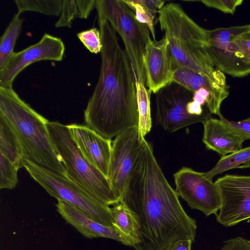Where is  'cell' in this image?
Listing matches in <instances>:
<instances>
[{
    "instance_id": "8fae6325",
    "label": "cell",
    "mask_w": 250,
    "mask_h": 250,
    "mask_svg": "<svg viewBox=\"0 0 250 250\" xmlns=\"http://www.w3.org/2000/svg\"><path fill=\"white\" fill-rule=\"evenodd\" d=\"M221 206L216 219L231 227L250 218V175H225L215 182Z\"/></svg>"
},
{
    "instance_id": "4dcf8cb0",
    "label": "cell",
    "mask_w": 250,
    "mask_h": 250,
    "mask_svg": "<svg viewBox=\"0 0 250 250\" xmlns=\"http://www.w3.org/2000/svg\"><path fill=\"white\" fill-rule=\"evenodd\" d=\"M207 7L219 10L226 14H233L243 0H200Z\"/></svg>"
},
{
    "instance_id": "4fadbf2b",
    "label": "cell",
    "mask_w": 250,
    "mask_h": 250,
    "mask_svg": "<svg viewBox=\"0 0 250 250\" xmlns=\"http://www.w3.org/2000/svg\"><path fill=\"white\" fill-rule=\"evenodd\" d=\"M143 63L146 85L151 92L155 94L172 82L176 66L164 36L159 41L149 39L144 53Z\"/></svg>"
},
{
    "instance_id": "ffe728a7",
    "label": "cell",
    "mask_w": 250,
    "mask_h": 250,
    "mask_svg": "<svg viewBox=\"0 0 250 250\" xmlns=\"http://www.w3.org/2000/svg\"><path fill=\"white\" fill-rule=\"evenodd\" d=\"M0 152L19 169L23 167V152L18 137L10 124L0 113Z\"/></svg>"
},
{
    "instance_id": "4316f807",
    "label": "cell",
    "mask_w": 250,
    "mask_h": 250,
    "mask_svg": "<svg viewBox=\"0 0 250 250\" xmlns=\"http://www.w3.org/2000/svg\"><path fill=\"white\" fill-rule=\"evenodd\" d=\"M19 168L0 152V188L12 189L18 183Z\"/></svg>"
},
{
    "instance_id": "277c9868",
    "label": "cell",
    "mask_w": 250,
    "mask_h": 250,
    "mask_svg": "<svg viewBox=\"0 0 250 250\" xmlns=\"http://www.w3.org/2000/svg\"><path fill=\"white\" fill-rule=\"evenodd\" d=\"M158 13L160 28L168 41L176 67L214 75L218 69L207 51L208 30L196 23L178 4H167Z\"/></svg>"
},
{
    "instance_id": "ac0fdd59",
    "label": "cell",
    "mask_w": 250,
    "mask_h": 250,
    "mask_svg": "<svg viewBox=\"0 0 250 250\" xmlns=\"http://www.w3.org/2000/svg\"><path fill=\"white\" fill-rule=\"evenodd\" d=\"M172 82L175 83L193 93L201 88L226 99L229 95V86L224 74L218 69L213 76H205L183 67H177Z\"/></svg>"
},
{
    "instance_id": "7c38bea8",
    "label": "cell",
    "mask_w": 250,
    "mask_h": 250,
    "mask_svg": "<svg viewBox=\"0 0 250 250\" xmlns=\"http://www.w3.org/2000/svg\"><path fill=\"white\" fill-rule=\"evenodd\" d=\"M64 50L60 38L45 33L36 43L12 54L0 70V86L12 87L16 76L31 63L42 60L62 61Z\"/></svg>"
},
{
    "instance_id": "6da1fadb",
    "label": "cell",
    "mask_w": 250,
    "mask_h": 250,
    "mask_svg": "<svg viewBox=\"0 0 250 250\" xmlns=\"http://www.w3.org/2000/svg\"><path fill=\"white\" fill-rule=\"evenodd\" d=\"M144 140L120 202L134 213L139 225L135 250H163L180 239L194 241L197 225L183 209Z\"/></svg>"
},
{
    "instance_id": "836d02e7",
    "label": "cell",
    "mask_w": 250,
    "mask_h": 250,
    "mask_svg": "<svg viewBox=\"0 0 250 250\" xmlns=\"http://www.w3.org/2000/svg\"><path fill=\"white\" fill-rule=\"evenodd\" d=\"M135 2L149 10L155 15L165 5V1L157 0H135Z\"/></svg>"
},
{
    "instance_id": "e0dca14e",
    "label": "cell",
    "mask_w": 250,
    "mask_h": 250,
    "mask_svg": "<svg viewBox=\"0 0 250 250\" xmlns=\"http://www.w3.org/2000/svg\"><path fill=\"white\" fill-rule=\"evenodd\" d=\"M202 123L204 126L202 141L208 149L224 157L243 148L245 140L220 119L210 117Z\"/></svg>"
},
{
    "instance_id": "3957f363",
    "label": "cell",
    "mask_w": 250,
    "mask_h": 250,
    "mask_svg": "<svg viewBox=\"0 0 250 250\" xmlns=\"http://www.w3.org/2000/svg\"><path fill=\"white\" fill-rule=\"evenodd\" d=\"M0 113L14 129L23 157L66 176L48 133V120L22 100L12 87L0 86Z\"/></svg>"
},
{
    "instance_id": "cb8c5ba5",
    "label": "cell",
    "mask_w": 250,
    "mask_h": 250,
    "mask_svg": "<svg viewBox=\"0 0 250 250\" xmlns=\"http://www.w3.org/2000/svg\"><path fill=\"white\" fill-rule=\"evenodd\" d=\"M250 162V146L226 156L221 157L216 165L210 170L204 172L208 179L212 180L213 178L227 170L237 168L242 164H249Z\"/></svg>"
},
{
    "instance_id": "ba28073f",
    "label": "cell",
    "mask_w": 250,
    "mask_h": 250,
    "mask_svg": "<svg viewBox=\"0 0 250 250\" xmlns=\"http://www.w3.org/2000/svg\"><path fill=\"white\" fill-rule=\"evenodd\" d=\"M193 93L174 82L155 93L157 120L165 130L174 132L210 117L208 115L192 116L187 112V105L192 100Z\"/></svg>"
},
{
    "instance_id": "7a4b0ae2",
    "label": "cell",
    "mask_w": 250,
    "mask_h": 250,
    "mask_svg": "<svg viewBox=\"0 0 250 250\" xmlns=\"http://www.w3.org/2000/svg\"><path fill=\"white\" fill-rule=\"evenodd\" d=\"M103 47L98 83L84 111L86 125L111 139L138 126L136 79L127 54L116 32L107 20L98 17Z\"/></svg>"
},
{
    "instance_id": "603a6c76",
    "label": "cell",
    "mask_w": 250,
    "mask_h": 250,
    "mask_svg": "<svg viewBox=\"0 0 250 250\" xmlns=\"http://www.w3.org/2000/svg\"><path fill=\"white\" fill-rule=\"evenodd\" d=\"M137 101L139 116L138 127L144 137L151 130L152 120L150 109V91L146 85L136 81Z\"/></svg>"
},
{
    "instance_id": "f546056e",
    "label": "cell",
    "mask_w": 250,
    "mask_h": 250,
    "mask_svg": "<svg viewBox=\"0 0 250 250\" xmlns=\"http://www.w3.org/2000/svg\"><path fill=\"white\" fill-rule=\"evenodd\" d=\"M220 120L245 141L250 139V117L239 121H229L221 114Z\"/></svg>"
},
{
    "instance_id": "484cf974",
    "label": "cell",
    "mask_w": 250,
    "mask_h": 250,
    "mask_svg": "<svg viewBox=\"0 0 250 250\" xmlns=\"http://www.w3.org/2000/svg\"><path fill=\"white\" fill-rule=\"evenodd\" d=\"M250 29V24L234 26L229 27H219L208 30V41L222 43L233 42L241 35Z\"/></svg>"
},
{
    "instance_id": "8992f818",
    "label": "cell",
    "mask_w": 250,
    "mask_h": 250,
    "mask_svg": "<svg viewBox=\"0 0 250 250\" xmlns=\"http://www.w3.org/2000/svg\"><path fill=\"white\" fill-rule=\"evenodd\" d=\"M22 166L32 179L58 201L81 210L103 225L113 227L111 208L92 196L66 176L25 157Z\"/></svg>"
},
{
    "instance_id": "30bf717a",
    "label": "cell",
    "mask_w": 250,
    "mask_h": 250,
    "mask_svg": "<svg viewBox=\"0 0 250 250\" xmlns=\"http://www.w3.org/2000/svg\"><path fill=\"white\" fill-rule=\"evenodd\" d=\"M145 140L138 126H135L125 130L112 142L108 178L121 200Z\"/></svg>"
},
{
    "instance_id": "83f0119b",
    "label": "cell",
    "mask_w": 250,
    "mask_h": 250,
    "mask_svg": "<svg viewBox=\"0 0 250 250\" xmlns=\"http://www.w3.org/2000/svg\"><path fill=\"white\" fill-rule=\"evenodd\" d=\"M123 1L133 11L137 20L148 26L153 40H156L154 26L155 15L148 9L136 2L135 0H123Z\"/></svg>"
},
{
    "instance_id": "2e32d148",
    "label": "cell",
    "mask_w": 250,
    "mask_h": 250,
    "mask_svg": "<svg viewBox=\"0 0 250 250\" xmlns=\"http://www.w3.org/2000/svg\"><path fill=\"white\" fill-rule=\"evenodd\" d=\"M207 49L216 68L224 74L237 78L250 74V61L234 42L208 41Z\"/></svg>"
},
{
    "instance_id": "f1b7e54d",
    "label": "cell",
    "mask_w": 250,
    "mask_h": 250,
    "mask_svg": "<svg viewBox=\"0 0 250 250\" xmlns=\"http://www.w3.org/2000/svg\"><path fill=\"white\" fill-rule=\"evenodd\" d=\"M85 47L91 53L101 52L103 44L100 30L92 28L83 31L77 35Z\"/></svg>"
},
{
    "instance_id": "7402d4cb",
    "label": "cell",
    "mask_w": 250,
    "mask_h": 250,
    "mask_svg": "<svg viewBox=\"0 0 250 250\" xmlns=\"http://www.w3.org/2000/svg\"><path fill=\"white\" fill-rule=\"evenodd\" d=\"M23 19L20 18V14H15L0 39V70L14 52L16 41L21 29Z\"/></svg>"
},
{
    "instance_id": "9c48e42d",
    "label": "cell",
    "mask_w": 250,
    "mask_h": 250,
    "mask_svg": "<svg viewBox=\"0 0 250 250\" xmlns=\"http://www.w3.org/2000/svg\"><path fill=\"white\" fill-rule=\"evenodd\" d=\"M175 191L192 209L202 211L206 216L217 215L221 206L219 189L204 173L183 167L173 175Z\"/></svg>"
},
{
    "instance_id": "5bb4252c",
    "label": "cell",
    "mask_w": 250,
    "mask_h": 250,
    "mask_svg": "<svg viewBox=\"0 0 250 250\" xmlns=\"http://www.w3.org/2000/svg\"><path fill=\"white\" fill-rule=\"evenodd\" d=\"M71 137L87 161L108 178L111 139L104 138L87 125H67Z\"/></svg>"
},
{
    "instance_id": "5b68a950",
    "label": "cell",
    "mask_w": 250,
    "mask_h": 250,
    "mask_svg": "<svg viewBox=\"0 0 250 250\" xmlns=\"http://www.w3.org/2000/svg\"><path fill=\"white\" fill-rule=\"evenodd\" d=\"M47 127L66 176L100 202L109 206L119 203L121 199L108 178L85 158L73 140L67 125L48 121Z\"/></svg>"
},
{
    "instance_id": "44dd1931",
    "label": "cell",
    "mask_w": 250,
    "mask_h": 250,
    "mask_svg": "<svg viewBox=\"0 0 250 250\" xmlns=\"http://www.w3.org/2000/svg\"><path fill=\"white\" fill-rule=\"evenodd\" d=\"M96 0H63L62 7L56 27L70 28L75 18L87 19L96 7Z\"/></svg>"
},
{
    "instance_id": "e575fe53",
    "label": "cell",
    "mask_w": 250,
    "mask_h": 250,
    "mask_svg": "<svg viewBox=\"0 0 250 250\" xmlns=\"http://www.w3.org/2000/svg\"><path fill=\"white\" fill-rule=\"evenodd\" d=\"M192 243L190 239H180L169 244L163 250H191Z\"/></svg>"
},
{
    "instance_id": "1f68e13d",
    "label": "cell",
    "mask_w": 250,
    "mask_h": 250,
    "mask_svg": "<svg viewBox=\"0 0 250 250\" xmlns=\"http://www.w3.org/2000/svg\"><path fill=\"white\" fill-rule=\"evenodd\" d=\"M221 250H250V240L240 236L224 242Z\"/></svg>"
},
{
    "instance_id": "52a82bcc",
    "label": "cell",
    "mask_w": 250,
    "mask_h": 250,
    "mask_svg": "<svg viewBox=\"0 0 250 250\" xmlns=\"http://www.w3.org/2000/svg\"><path fill=\"white\" fill-rule=\"evenodd\" d=\"M98 16L108 21L121 37L136 81L146 84L143 57L150 37L148 26L138 21L123 0H96Z\"/></svg>"
},
{
    "instance_id": "9a60e30c",
    "label": "cell",
    "mask_w": 250,
    "mask_h": 250,
    "mask_svg": "<svg viewBox=\"0 0 250 250\" xmlns=\"http://www.w3.org/2000/svg\"><path fill=\"white\" fill-rule=\"evenodd\" d=\"M57 210L64 220L87 238L104 237L132 246L130 240L113 227L103 225L81 210L61 201L56 205Z\"/></svg>"
},
{
    "instance_id": "d4e9b609",
    "label": "cell",
    "mask_w": 250,
    "mask_h": 250,
    "mask_svg": "<svg viewBox=\"0 0 250 250\" xmlns=\"http://www.w3.org/2000/svg\"><path fill=\"white\" fill-rule=\"evenodd\" d=\"M18 13L26 11L41 13L48 16L60 15L63 0H15Z\"/></svg>"
},
{
    "instance_id": "d6986e66",
    "label": "cell",
    "mask_w": 250,
    "mask_h": 250,
    "mask_svg": "<svg viewBox=\"0 0 250 250\" xmlns=\"http://www.w3.org/2000/svg\"><path fill=\"white\" fill-rule=\"evenodd\" d=\"M112 226L131 241L133 247L139 242V225L132 210L120 202L111 208Z\"/></svg>"
},
{
    "instance_id": "d6a6232c",
    "label": "cell",
    "mask_w": 250,
    "mask_h": 250,
    "mask_svg": "<svg viewBox=\"0 0 250 250\" xmlns=\"http://www.w3.org/2000/svg\"><path fill=\"white\" fill-rule=\"evenodd\" d=\"M250 61V29L234 41Z\"/></svg>"
}]
</instances>
